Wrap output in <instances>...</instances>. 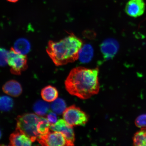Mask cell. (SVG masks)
Segmentation results:
<instances>
[{"label":"cell","instance_id":"cell-5","mask_svg":"<svg viewBox=\"0 0 146 146\" xmlns=\"http://www.w3.org/2000/svg\"><path fill=\"white\" fill-rule=\"evenodd\" d=\"M8 62L11 72L14 74L19 75L27 68V56L18 53L13 48L9 52Z\"/></svg>","mask_w":146,"mask_h":146},{"label":"cell","instance_id":"cell-10","mask_svg":"<svg viewBox=\"0 0 146 146\" xmlns=\"http://www.w3.org/2000/svg\"><path fill=\"white\" fill-rule=\"evenodd\" d=\"M118 43L116 41L109 39L103 42L101 45V50L104 57L107 59H111L116 54L118 50Z\"/></svg>","mask_w":146,"mask_h":146},{"label":"cell","instance_id":"cell-3","mask_svg":"<svg viewBox=\"0 0 146 146\" xmlns=\"http://www.w3.org/2000/svg\"><path fill=\"white\" fill-rule=\"evenodd\" d=\"M40 119L38 115L27 113L17 117L16 129L25 133L33 142L39 137L40 135L37 131V125Z\"/></svg>","mask_w":146,"mask_h":146},{"label":"cell","instance_id":"cell-24","mask_svg":"<svg viewBox=\"0 0 146 146\" xmlns=\"http://www.w3.org/2000/svg\"><path fill=\"white\" fill-rule=\"evenodd\" d=\"M1 135H2L1 132V131L0 130V139H1Z\"/></svg>","mask_w":146,"mask_h":146},{"label":"cell","instance_id":"cell-21","mask_svg":"<svg viewBox=\"0 0 146 146\" xmlns=\"http://www.w3.org/2000/svg\"><path fill=\"white\" fill-rule=\"evenodd\" d=\"M135 124L137 127L140 128H146V114L140 115L136 118Z\"/></svg>","mask_w":146,"mask_h":146},{"label":"cell","instance_id":"cell-2","mask_svg":"<svg viewBox=\"0 0 146 146\" xmlns=\"http://www.w3.org/2000/svg\"><path fill=\"white\" fill-rule=\"evenodd\" d=\"M83 45L81 40L72 34L59 41H50L46 50L55 65L60 66L77 60Z\"/></svg>","mask_w":146,"mask_h":146},{"label":"cell","instance_id":"cell-12","mask_svg":"<svg viewBox=\"0 0 146 146\" xmlns=\"http://www.w3.org/2000/svg\"><path fill=\"white\" fill-rule=\"evenodd\" d=\"M41 94L43 100L47 102H54L58 96L57 89L50 85L44 88L41 91Z\"/></svg>","mask_w":146,"mask_h":146},{"label":"cell","instance_id":"cell-20","mask_svg":"<svg viewBox=\"0 0 146 146\" xmlns=\"http://www.w3.org/2000/svg\"><path fill=\"white\" fill-rule=\"evenodd\" d=\"M9 52L6 49L0 47V67H3L8 63Z\"/></svg>","mask_w":146,"mask_h":146},{"label":"cell","instance_id":"cell-9","mask_svg":"<svg viewBox=\"0 0 146 146\" xmlns=\"http://www.w3.org/2000/svg\"><path fill=\"white\" fill-rule=\"evenodd\" d=\"M9 140L10 145L11 146H31L33 142L26 135L17 129L15 132L11 135Z\"/></svg>","mask_w":146,"mask_h":146},{"label":"cell","instance_id":"cell-4","mask_svg":"<svg viewBox=\"0 0 146 146\" xmlns=\"http://www.w3.org/2000/svg\"><path fill=\"white\" fill-rule=\"evenodd\" d=\"M63 114L64 120L72 127L85 125L88 121V115L76 106L67 108Z\"/></svg>","mask_w":146,"mask_h":146},{"label":"cell","instance_id":"cell-15","mask_svg":"<svg viewBox=\"0 0 146 146\" xmlns=\"http://www.w3.org/2000/svg\"><path fill=\"white\" fill-rule=\"evenodd\" d=\"M33 108L36 114L38 116H43L48 112L50 105L46 102L39 100L35 103Z\"/></svg>","mask_w":146,"mask_h":146},{"label":"cell","instance_id":"cell-7","mask_svg":"<svg viewBox=\"0 0 146 146\" xmlns=\"http://www.w3.org/2000/svg\"><path fill=\"white\" fill-rule=\"evenodd\" d=\"M50 129L52 131L61 133L67 140L69 146L74 145L75 137L73 127L64 119H60L56 123L50 125Z\"/></svg>","mask_w":146,"mask_h":146},{"label":"cell","instance_id":"cell-16","mask_svg":"<svg viewBox=\"0 0 146 146\" xmlns=\"http://www.w3.org/2000/svg\"><path fill=\"white\" fill-rule=\"evenodd\" d=\"M133 142L135 146H146V128L141 129L135 134Z\"/></svg>","mask_w":146,"mask_h":146},{"label":"cell","instance_id":"cell-6","mask_svg":"<svg viewBox=\"0 0 146 146\" xmlns=\"http://www.w3.org/2000/svg\"><path fill=\"white\" fill-rule=\"evenodd\" d=\"M43 146H68L65 137L61 133L50 131L43 135L40 136L36 140Z\"/></svg>","mask_w":146,"mask_h":146},{"label":"cell","instance_id":"cell-22","mask_svg":"<svg viewBox=\"0 0 146 146\" xmlns=\"http://www.w3.org/2000/svg\"><path fill=\"white\" fill-rule=\"evenodd\" d=\"M47 119L50 125L54 124L57 121V117L56 115L52 112L49 113L47 116Z\"/></svg>","mask_w":146,"mask_h":146},{"label":"cell","instance_id":"cell-13","mask_svg":"<svg viewBox=\"0 0 146 146\" xmlns=\"http://www.w3.org/2000/svg\"><path fill=\"white\" fill-rule=\"evenodd\" d=\"M31 44L28 40L24 38H19L14 43V49L18 53L25 55L30 52Z\"/></svg>","mask_w":146,"mask_h":146},{"label":"cell","instance_id":"cell-19","mask_svg":"<svg viewBox=\"0 0 146 146\" xmlns=\"http://www.w3.org/2000/svg\"><path fill=\"white\" fill-rule=\"evenodd\" d=\"M66 104L64 100L61 98H58L53 102L51 105V108L56 113L61 114L66 109Z\"/></svg>","mask_w":146,"mask_h":146},{"label":"cell","instance_id":"cell-8","mask_svg":"<svg viewBox=\"0 0 146 146\" xmlns=\"http://www.w3.org/2000/svg\"><path fill=\"white\" fill-rule=\"evenodd\" d=\"M145 9L144 0H129L126 4L125 12L130 17L137 18L144 14Z\"/></svg>","mask_w":146,"mask_h":146},{"label":"cell","instance_id":"cell-11","mask_svg":"<svg viewBox=\"0 0 146 146\" xmlns=\"http://www.w3.org/2000/svg\"><path fill=\"white\" fill-rule=\"evenodd\" d=\"M2 89L5 94L14 97L19 96L23 92L21 84L15 80H11L7 82L3 85Z\"/></svg>","mask_w":146,"mask_h":146},{"label":"cell","instance_id":"cell-14","mask_svg":"<svg viewBox=\"0 0 146 146\" xmlns=\"http://www.w3.org/2000/svg\"><path fill=\"white\" fill-rule=\"evenodd\" d=\"M94 50L92 46L86 45L82 46L79 53V57L82 62L87 63L90 61L93 56Z\"/></svg>","mask_w":146,"mask_h":146},{"label":"cell","instance_id":"cell-18","mask_svg":"<svg viewBox=\"0 0 146 146\" xmlns=\"http://www.w3.org/2000/svg\"><path fill=\"white\" fill-rule=\"evenodd\" d=\"M14 106L13 100L7 96H0V110L8 111L11 109Z\"/></svg>","mask_w":146,"mask_h":146},{"label":"cell","instance_id":"cell-17","mask_svg":"<svg viewBox=\"0 0 146 146\" xmlns=\"http://www.w3.org/2000/svg\"><path fill=\"white\" fill-rule=\"evenodd\" d=\"M50 124L47 118L40 117L37 125V131L40 136L46 134L49 132Z\"/></svg>","mask_w":146,"mask_h":146},{"label":"cell","instance_id":"cell-1","mask_svg":"<svg viewBox=\"0 0 146 146\" xmlns=\"http://www.w3.org/2000/svg\"><path fill=\"white\" fill-rule=\"evenodd\" d=\"M98 68L78 67L71 70L65 80V88L69 94L86 100L98 94L100 89Z\"/></svg>","mask_w":146,"mask_h":146},{"label":"cell","instance_id":"cell-23","mask_svg":"<svg viewBox=\"0 0 146 146\" xmlns=\"http://www.w3.org/2000/svg\"><path fill=\"white\" fill-rule=\"evenodd\" d=\"M7 1L10 2L14 3L17 2L19 0H7Z\"/></svg>","mask_w":146,"mask_h":146}]
</instances>
